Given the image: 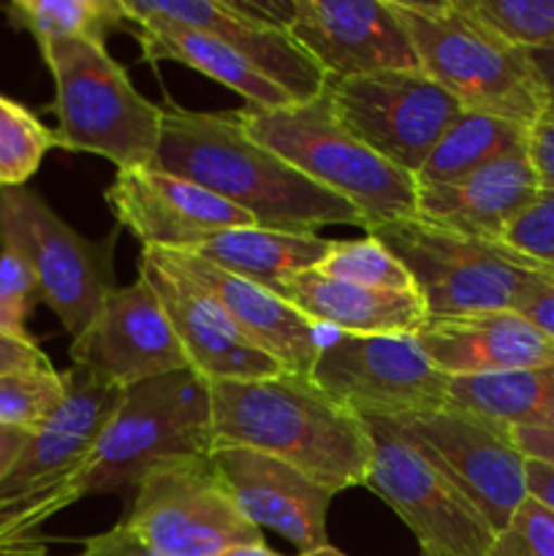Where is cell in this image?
Returning a JSON list of instances; mask_svg holds the SVG:
<instances>
[{
	"label": "cell",
	"instance_id": "cell-7",
	"mask_svg": "<svg viewBox=\"0 0 554 556\" xmlns=\"http://www.w3.org/2000/svg\"><path fill=\"white\" fill-rule=\"evenodd\" d=\"M206 454H212L210 383L193 369L144 380L125 389L123 402L76 476V500L90 494L130 500L152 465Z\"/></svg>",
	"mask_w": 554,
	"mask_h": 556
},
{
	"label": "cell",
	"instance_id": "cell-5",
	"mask_svg": "<svg viewBox=\"0 0 554 556\" xmlns=\"http://www.w3.org/2000/svg\"><path fill=\"white\" fill-rule=\"evenodd\" d=\"M367 233L411 271L413 288L435 320L516 313L552 275L505 242L470 237L421 215L383 223Z\"/></svg>",
	"mask_w": 554,
	"mask_h": 556
},
{
	"label": "cell",
	"instance_id": "cell-46",
	"mask_svg": "<svg viewBox=\"0 0 554 556\" xmlns=\"http://www.w3.org/2000/svg\"><path fill=\"white\" fill-rule=\"evenodd\" d=\"M217 556H280V554L269 552L264 543H250V546H234V548H228V552H223Z\"/></svg>",
	"mask_w": 554,
	"mask_h": 556
},
{
	"label": "cell",
	"instance_id": "cell-33",
	"mask_svg": "<svg viewBox=\"0 0 554 556\" xmlns=\"http://www.w3.org/2000/svg\"><path fill=\"white\" fill-rule=\"evenodd\" d=\"M473 9L516 47H554V0H470Z\"/></svg>",
	"mask_w": 554,
	"mask_h": 556
},
{
	"label": "cell",
	"instance_id": "cell-44",
	"mask_svg": "<svg viewBox=\"0 0 554 556\" xmlns=\"http://www.w3.org/2000/svg\"><path fill=\"white\" fill-rule=\"evenodd\" d=\"M27 438H30V432H22V429H11V427H0V478L9 472V467L14 465L16 456L22 454Z\"/></svg>",
	"mask_w": 554,
	"mask_h": 556
},
{
	"label": "cell",
	"instance_id": "cell-41",
	"mask_svg": "<svg viewBox=\"0 0 554 556\" xmlns=\"http://www.w3.org/2000/svg\"><path fill=\"white\" fill-rule=\"evenodd\" d=\"M511 438L525 459L554 467V427H516L511 429Z\"/></svg>",
	"mask_w": 554,
	"mask_h": 556
},
{
	"label": "cell",
	"instance_id": "cell-3",
	"mask_svg": "<svg viewBox=\"0 0 554 556\" xmlns=\"http://www.w3.org/2000/svg\"><path fill=\"white\" fill-rule=\"evenodd\" d=\"M411 36L418 68L462 109L532 128L546 114V92L527 49L500 36L470 0H391Z\"/></svg>",
	"mask_w": 554,
	"mask_h": 556
},
{
	"label": "cell",
	"instance_id": "cell-8",
	"mask_svg": "<svg viewBox=\"0 0 554 556\" xmlns=\"http://www.w3.org/2000/svg\"><path fill=\"white\" fill-rule=\"evenodd\" d=\"M65 400L0 478V541L38 535L43 521L79 503L76 476L125 396L79 367L65 372Z\"/></svg>",
	"mask_w": 554,
	"mask_h": 556
},
{
	"label": "cell",
	"instance_id": "cell-18",
	"mask_svg": "<svg viewBox=\"0 0 554 556\" xmlns=\"http://www.w3.org/2000/svg\"><path fill=\"white\" fill-rule=\"evenodd\" d=\"M139 277H144L155 291L182 345L188 367L201 380H264L282 372L280 364L259 351L190 277L163 258V253L141 248Z\"/></svg>",
	"mask_w": 554,
	"mask_h": 556
},
{
	"label": "cell",
	"instance_id": "cell-23",
	"mask_svg": "<svg viewBox=\"0 0 554 556\" xmlns=\"http://www.w3.org/2000/svg\"><path fill=\"white\" fill-rule=\"evenodd\" d=\"M416 340L449 378L516 372L554 362L552 337L519 313L429 318Z\"/></svg>",
	"mask_w": 554,
	"mask_h": 556
},
{
	"label": "cell",
	"instance_id": "cell-28",
	"mask_svg": "<svg viewBox=\"0 0 554 556\" xmlns=\"http://www.w3.org/2000/svg\"><path fill=\"white\" fill-rule=\"evenodd\" d=\"M527 136H530V128L525 125L487 112L462 109L432 147L421 172L416 174V182L445 185L467 177L476 168L498 161L505 152L527 147Z\"/></svg>",
	"mask_w": 554,
	"mask_h": 556
},
{
	"label": "cell",
	"instance_id": "cell-13",
	"mask_svg": "<svg viewBox=\"0 0 554 556\" xmlns=\"http://www.w3.org/2000/svg\"><path fill=\"white\" fill-rule=\"evenodd\" d=\"M337 117L391 166L416 177L462 103L421 68L326 81Z\"/></svg>",
	"mask_w": 554,
	"mask_h": 556
},
{
	"label": "cell",
	"instance_id": "cell-31",
	"mask_svg": "<svg viewBox=\"0 0 554 556\" xmlns=\"http://www.w3.org/2000/svg\"><path fill=\"white\" fill-rule=\"evenodd\" d=\"M52 147H58L52 128L27 106L0 96V188H22Z\"/></svg>",
	"mask_w": 554,
	"mask_h": 556
},
{
	"label": "cell",
	"instance_id": "cell-29",
	"mask_svg": "<svg viewBox=\"0 0 554 556\" xmlns=\"http://www.w3.org/2000/svg\"><path fill=\"white\" fill-rule=\"evenodd\" d=\"M5 14L11 25L30 33L38 47L68 38L106 43L112 33H136L123 0H16Z\"/></svg>",
	"mask_w": 554,
	"mask_h": 556
},
{
	"label": "cell",
	"instance_id": "cell-42",
	"mask_svg": "<svg viewBox=\"0 0 554 556\" xmlns=\"http://www.w3.org/2000/svg\"><path fill=\"white\" fill-rule=\"evenodd\" d=\"M525 486H527V497L541 503L543 508L554 510V467L543 465V462H536V459H527Z\"/></svg>",
	"mask_w": 554,
	"mask_h": 556
},
{
	"label": "cell",
	"instance_id": "cell-48",
	"mask_svg": "<svg viewBox=\"0 0 554 556\" xmlns=\"http://www.w3.org/2000/svg\"><path fill=\"white\" fill-rule=\"evenodd\" d=\"M421 556H427V554H421Z\"/></svg>",
	"mask_w": 554,
	"mask_h": 556
},
{
	"label": "cell",
	"instance_id": "cell-21",
	"mask_svg": "<svg viewBox=\"0 0 554 556\" xmlns=\"http://www.w3.org/2000/svg\"><path fill=\"white\" fill-rule=\"evenodd\" d=\"M158 253H163L168 264L190 277L259 351L280 364L282 372L310 378L326 345L320 337L324 329L318 324H313L307 315L299 313L291 302L277 296L269 288L242 280L206 258L193 253H172V250H158Z\"/></svg>",
	"mask_w": 554,
	"mask_h": 556
},
{
	"label": "cell",
	"instance_id": "cell-12",
	"mask_svg": "<svg viewBox=\"0 0 554 556\" xmlns=\"http://www.w3.org/2000/svg\"><path fill=\"white\" fill-rule=\"evenodd\" d=\"M310 378L358 418L402 424L451 407V378L435 367L416 334H335L326 340Z\"/></svg>",
	"mask_w": 554,
	"mask_h": 556
},
{
	"label": "cell",
	"instance_id": "cell-39",
	"mask_svg": "<svg viewBox=\"0 0 554 556\" xmlns=\"http://www.w3.org/2000/svg\"><path fill=\"white\" fill-rule=\"evenodd\" d=\"M527 152H530V161L536 166L541 190L554 193V117L543 114L532 125L530 136H527Z\"/></svg>",
	"mask_w": 554,
	"mask_h": 556
},
{
	"label": "cell",
	"instance_id": "cell-20",
	"mask_svg": "<svg viewBox=\"0 0 554 556\" xmlns=\"http://www.w3.org/2000/svg\"><path fill=\"white\" fill-rule=\"evenodd\" d=\"M210 456L250 525L277 532L299 554L329 546L326 514L335 494L320 483L288 462L253 448L231 445L215 448Z\"/></svg>",
	"mask_w": 554,
	"mask_h": 556
},
{
	"label": "cell",
	"instance_id": "cell-34",
	"mask_svg": "<svg viewBox=\"0 0 554 556\" xmlns=\"http://www.w3.org/2000/svg\"><path fill=\"white\" fill-rule=\"evenodd\" d=\"M489 556H554V510L527 497L494 535Z\"/></svg>",
	"mask_w": 554,
	"mask_h": 556
},
{
	"label": "cell",
	"instance_id": "cell-4",
	"mask_svg": "<svg viewBox=\"0 0 554 556\" xmlns=\"http://www.w3.org/2000/svg\"><path fill=\"white\" fill-rule=\"evenodd\" d=\"M237 117L250 139L356 206L364 217V231L416 215V177L369 150L337 117L326 92L275 109L244 106Z\"/></svg>",
	"mask_w": 554,
	"mask_h": 556
},
{
	"label": "cell",
	"instance_id": "cell-26",
	"mask_svg": "<svg viewBox=\"0 0 554 556\" xmlns=\"http://www.w3.org/2000/svg\"><path fill=\"white\" fill-rule=\"evenodd\" d=\"M331 242L335 239H324L320 233L242 226L212 233L190 253L277 293L288 277L315 269L331 250Z\"/></svg>",
	"mask_w": 554,
	"mask_h": 556
},
{
	"label": "cell",
	"instance_id": "cell-16",
	"mask_svg": "<svg viewBox=\"0 0 554 556\" xmlns=\"http://www.w3.org/2000/svg\"><path fill=\"white\" fill-rule=\"evenodd\" d=\"M400 427L413 434L459 483L462 492L487 516L494 535L527 500V459L516 448L511 429L459 407H445L432 416L402 421Z\"/></svg>",
	"mask_w": 554,
	"mask_h": 556
},
{
	"label": "cell",
	"instance_id": "cell-1",
	"mask_svg": "<svg viewBox=\"0 0 554 556\" xmlns=\"http://www.w3.org/2000/svg\"><path fill=\"white\" fill-rule=\"evenodd\" d=\"M155 168L190 179L239 206L255 226L318 233L326 226L364 228L362 212L266 150L239 123L237 112H193L163 106Z\"/></svg>",
	"mask_w": 554,
	"mask_h": 556
},
{
	"label": "cell",
	"instance_id": "cell-25",
	"mask_svg": "<svg viewBox=\"0 0 554 556\" xmlns=\"http://www.w3.org/2000/svg\"><path fill=\"white\" fill-rule=\"evenodd\" d=\"M134 36L141 47V58L150 63L172 60V63L188 65L237 92L248 103V109H275L293 103V98L280 85H275L269 76L261 74L253 63H248L242 54L234 52L217 38L193 30V27L152 20V16H134Z\"/></svg>",
	"mask_w": 554,
	"mask_h": 556
},
{
	"label": "cell",
	"instance_id": "cell-47",
	"mask_svg": "<svg viewBox=\"0 0 554 556\" xmlns=\"http://www.w3.org/2000/svg\"><path fill=\"white\" fill-rule=\"evenodd\" d=\"M297 556H345V554L337 552L335 546H320V548H315V552H304V554H297Z\"/></svg>",
	"mask_w": 554,
	"mask_h": 556
},
{
	"label": "cell",
	"instance_id": "cell-19",
	"mask_svg": "<svg viewBox=\"0 0 554 556\" xmlns=\"http://www.w3.org/2000/svg\"><path fill=\"white\" fill-rule=\"evenodd\" d=\"M130 16L174 22L217 38L293 101H310L326 90V74L291 38V33L250 14L242 0H123Z\"/></svg>",
	"mask_w": 554,
	"mask_h": 556
},
{
	"label": "cell",
	"instance_id": "cell-30",
	"mask_svg": "<svg viewBox=\"0 0 554 556\" xmlns=\"http://www.w3.org/2000/svg\"><path fill=\"white\" fill-rule=\"evenodd\" d=\"M315 271L331 280L383 291H416L411 271L402 266V261L369 233L364 239H335Z\"/></svg>",
	"mask_w": 554,
	"mask_h": 556
},
{
	"label": "cell",
	"instance_id": "cell-45",
	"mask_svg": "<svg viewBox=\"0 0 554 556\" xmlns=\"http://www.w3.org/2000/svg\"><path fill=\"white\" fill-rule=\"evenodd\" d=\"M52 538H43L41 532L22 541H0V556H60L49 552Z\"/></svg>",
	"mask_w": 554,
	"mask_h": 556
},
{
	"label": "cell",
	"instance_id": "cell-32",
	"mask_svg": "<svg viewBox=\"0 0 554 556\" xmlns=\"http://www.w3.org/2000/svg\"><path fill=\"white\" fill-rule=\"evenodd\" d=\"M65 372L30 369L0 375V427L36 432L65 400Z\"/></svg>",
	"mask_w": 554,
	"mask_h": 556
},
{
	"label": "cell",
	"instance_id": "cell-22",
	"mask_svg": "<svg viewBox=\"0 0 554 556\" xmlns=\"http://www.w3.org/2000/svg\"><path fill=\"white\" fill-rule=\"evenodd\" d=\"M541 195L527 147L511 150L467 177L445 185H418L416 215L470 237L503 242L505 231Z\"/></svg>",
	"mask_w": 554,
	"mask_h": 556
},
{
	"label": "cell",
	"instance_id": "cell-10",
	"mask_svg": "<svg viewBox=\"0 0 554 556\" xmlns=\"http://www.w3.org/2000/svg\"><path fill=\"white\" fill-rule=\"evenodd\" d=\"M373 440L364 486L378 494L427 556H489L494 530L459 483L396 421L362 418Z\"/></svg>",
	"mask_w": 554,
	"mask_h": 556
},
{
	"label": "cell",
	"instance_id": "cell-17",
	"mask_svg": "<svg viewBox=\"0 0 554 556\" xmlns=\"http://www.w3.org/2000/svg\"><path fill=\"white\" fill-rule=\"evenodd\" d=\"M106 204L119 228H128L144 250L190 253L226 228L255 226L253 217L212 190L155 166L117 172Z\"/></svg>",
	"mask_w": 554,
	"mask_h": 556
},
{
	"label": "cell",
	"instance_id": "cell-9",
	"mask_svg": "<svg viewBox=\"0 0 554 556\" xmlns=\"http://www.w3.org/2000/svg\"><path fill=\"white\" fill-rule=\"evenodd\" d=\"M87 239L68 226L38 190L0 188V253L27 266L47 304L71 337H79L96 318L103 299L117 288L114 239Z\"/></svg>",
	"mask_w": 554,
	"mask_h": 556
},
{
	"label": "cell",
	"instance_id": "cell-38",
	"mask_svg": "<svg viewBox=\"0 0 554 556\" xmlns=\"http://www.w3.org/2000/svg\"><path fill=\"white\" fill-rule=\"evenodd\" d=\"M30 369H52V362L30 334L0 331V375L30 372Z\"/></svg>",
	"mask_w": 554,
	"mask_h": 556
},
{
	"label": "cell",
	"instance_id": "cell-11",
	"mask_svg": "<svg viewBox=\"0 0 554 556\" xmlns=\"http://www.w3.org/2000/svg\"><path fill=\"white\" fill-rule=\"evenodd\" d=\"M123 525L166 556H217L234 546L264 543L210 454L152 465L130 497Z\"/></svg>",
	"mask_w": 554,
	"mask_h": 556
},
{
	"label": "cell",
	"instance_id": "cell-15",
	"mask_svg": "<svg viewBox=\"0 0 554 556\" xmlns=\"http://www.w3.org/2000/svg\"><path fill=\"white\" fill-rule=\"evenodd\" d=\"M71 362L101 383L130 389L190 369L182 345L144 277L114 288L96 318L71 342Z\"/></svg>",
	"mask_w": 554,
	"mask_h": 556
},
{
	"label": "cell",
	"instance_id": "cell-6",
	"mask_svg": "<svg viewBox=\"0 0 554 556\" xmlns=\"http://www.w3.org/2000/svg\"><path fill=\"white\" fill-rule=\"evenodd\" d=\"M54 79V141L68 152L106 157L117 172L147 168L161 147L163 106L147 101L106 43L68 38L43 43Z\"/></svg>",
	"mask_w": 554,
	"mask_h": 556
},
{
	"label": "cell",
	"instance_id": "cell-27",
	"mask_svg": "<svg viewBox=\"0 0 554 556\" xmlns=\"http://www.w3.org/2000/svg\"><path fill=\"white\" fill-rule=\"evenodd\" d=\"M451 407L498 427H554V362L516 372L451 378Z\"/></svg>",
	"mask_w": 554,
	"mask_h": 556
},
{
	"label": "cell",
	"instance_id": "cell-2",
	"mask_svg": "<svg viewBox=\"0 0 554 556\" xmlns=\"http://www.w3.org/2000/svg\"><path fill=\"white\" fill-rule=\"evenodd\" d=\"M212 451L253 448L288 462L331 494L364 486L373 440L358 416L313 378L280 372L264 380L210 383Z\"/></svg>",
	"mask_w": 554,
	"mask_h": 556
},
{
	"label": "cell",
	"instance_id": "cell-35",
	"mask_svg": "<svg viewBox=\"0 0 554 556\" xmlns=\"http://www.w3.org/2000/svg\"><path fill=\"white\" fill-rule=\"evenodd\" d=\"M503 242L554 271V193L541 190L536 204L505 231Z\"/></svg>",
	"mask_w": 554,
	"mask_h": 556
},
{
	"label": "cell",
	"instance_id": "cell-37",
	"mask_svg": "<svg viewBox=\"0 0 554 556\" xmlns=\"http://www.w3.org/2000/svg\"><path fill=\"white\" fill-rule=\"evenodd\" d=\"M76 556H166L158 548H152L150 543L141 541L136 532H130L128 527L119 521L112 530L101 532V535H92L81 541V552Z\"/></svg>",
	"mask_w": 554,
	"mask_h": 556
},
{
	"label": "cell",
	"instance_id": "cell-40",
	"mask_svg": "<svg viewBox=\"0 0 554 556\" xmlns=\"http://www.w3.org/2000/svg\"><path fill=\"white\" fill-rule=\"evenodd\" d=\"M516 313L525 315L530 324H536L543 334L554 340V271L521 302Z\"/></svg>",
	"mask_w": 554,
	"mask_h": 556
},
{
	"label": "cell",
	"instance_id": "cell-36",
	"mask_svg": "<svg viewBox=\"0 0 554 556\" xmlns=\"http://www.w3.org/2000/svg\"><path fill=\"white\" fill-rule=\"evenodd\" d=\"M38 304V288L27 266L9 253H0V331L27 334L25 320Z\"/></svg>",
	"mask_w": 554,
	"mask_h": 556
},
{
	"label": "cell",
	"instance_id": "cell-14",
	"mask_svg": "<svg viewBox=\"0 0 554 556\" xmlns=\"http://www.w3.org/2000/svg\"><path fill=\"white\" fill-rule=\"evenodd\" d=\"M242 5L291 33L329 81L418 68L411 36L391 0H242Z\"/></svg>",
	"mask_w": 554,
	"mask_h": 556
},
{
	"label": "cell",
	"instance_id": "cell-43",
	"mask_svg": "<svg viewBox=\"0 0 554 556\" xmlns=\"http://www.w3.org/2000/svg\"><path fill=\"white\" fill-rule=\"evenodd\" d=\"M532 65L541 76L543 92H546V117H554V47L552 49H532Z\"/></svg>",
	"mask_w": 554,
	"mask_h": 556
},
{
	"label": "cell",
	"instance_id": "cell-24",
	"mask_svg": "<svg viewBox=\"0 0 554 556\" xmlns=\"http://www.w3.org/2000/svg\"><path fill=\"white\" fill-rule=\"evenodd\" d=\"M277 296L291 302L320 329L345 337H411L429 320L416 291H383L331 280L315 269L299 271L280 286Z\"/></svg>",
	"mask_w": 554,
	"mask_h": 556
}]
</instances>
